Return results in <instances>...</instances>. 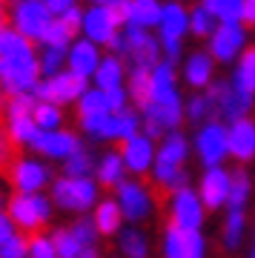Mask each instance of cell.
Returning a JSON list of instances; mask_svg holds the SVG:
<instances>
[{
	"instance_id": "obj_1",
	"label": "cell",
	"mask_w": 255,
	"mask_h": 258,
	"mask_svg": "<svg viewBox=\"0 0 255 258\" xmlns=\"http://www.w3.org/2000/svg\"><path fill=\"white\" fill-rule=\"evenodd\" d=\"M186 155H189V144L181 132H166L164 141H161V149H155V164H152V175L161 186H169V189H183L186 186V172H183V164H186Z\"/></svg>"
},
{
	"instance_id": "obj_2",
	"label": "cell",
	"mask_w": 255,
	"mask_h": 258,
	"mask_svg": "<svg viewBox=\"0 0 255 258\" xmlns=\"http://www.w3.org/2000/svg\"><path fill=\"white\" fill-rule=\"evenodd\" d=\"M37 83H40V66H37V55L32 52V43L0 57V89L9 98L35 92Z\"/></svg>"
},
{
	"instance_id": "obj_3",
	"label": "cell",
	"mask_w": 255,
	"mask_h": 258,
	"mask_svg": "<svg viewBox=\"0 0 255 258\" xmlns=\"http://www.w3.org/2000/svg\"><path fill=\"white\" fill-rule=\"evenodd\" d=\"M204 98L212 109V120H218V123H224V120L235 123V120L246 118V112L252 109V98L238 92L229 81H212Z\"/></svg>"
},
{
	"instance_id": "obj_4",
	"label": "cell",
	"mask_w": 255,
	"mask_h": 258,
	"mask_svg": "<svg viewBox=\"0 0 255 258\" xmlns=\"http://www.w3.org/2000/svg\"><path fill=\"white\" fill-rule=\"evenodd\" d=\"M158 32H161V52L166 55L169 63L181 57V37L189 32V12L181 3H164L161 6V20H158Z\"/></svg>"
},
{
	"instance_id": "obj_5",
	"label": "cell",
	"mask_w": 255,
	"mask_h": 258,
	"mask_svg": "<svg viewBox=\"0 0 255 258\" xmlns=\"http://www.w3.org/2000/svg\"><path fill=\"white\" fill-rule=\"evenodd\" d=\"M52 201L69 212H86L98 204V184L92 178H57L52 184Z\"/></svg>"
},
{
	"instance_id": "obj_6",
	"label": "cell",
	"mask_w": 255,
	"mask_h": 258,
	"mask_svg": "<svg viewBox=\"0 0 255 258\" xmlns=\"http://www.w3.org/2000/svg\"><path fill=\"white\" fill-rule=\"evenodd\" d=\"M120 37H123V52H120V57H129L132 60V69H155L161 63V43L146 29L126 26L120 32Z\"/></svg>"
},
{
	"instance_id": "obj_7",
	"label": "cell",
	"mask_w": 255,
	"mask_h": 258,
	"mask_svg": "<svg viewBox=\"0 0 255 258\" xmlns=\"http://www.w3.org/2000/svg\"><path fill=\"white\" fill-rule=\"evenodd\" d=\"M52 20H55V15L46 9L43 0H18L15 15H12V23H15L12 29L26 40H40Z\"/></svg>"
},
{
	"instance_id": "obj_8",
	"label": "cell",
	"mask_w": 255,
	"mask_h": 258,
	"mask_svg": "<svg viewBox=\"0 0 255 258\" xmlns=\"http://www.w3.org/2000/svg\"><path fill=\"white\" fill-rule=\"evenodd\" d=\"M86 92V81L78 78L72 72H57L55 78H46L35 86V98L46 103H55V106H63V103L81 101V95Z\"/></svg>"
},
{
	"instance_id": "obj_9",
	"label": "cell",
	"mask_w": 255,
	"mask_h": 258,
	"mask_svg": "<svg viewBox=\"0 0 255 258\" xmlns=\"http://www.w3.org/2000/svg\"><path fill=\"white\" fill-rule=\"evenodd\" d=\"M195 152H198L201 164L207 166V169L221 166V161L229 155V149H227V126L218 123V120H207V123L198 129V135H195Z\"/></svg>"
},
{
	"instance_id": "obj_10",
	"label": "cell",
	"mask_w": 255,
	"mask_h": 258,
	"mask_svg": "<svg viewBox=\"0 0 255 258\" xmlns=\"http://www.w3.org/2000/svg\"><path fill=\"white\" fill-rule=\"evenodd\" d=\"M52 215V204L49 198H43L40 192L35 195H15L9 204V218L15 221V227H23V230H37L43 227Z\"/></svg>"
},
{
	"instance_id": "obj_11",
	"label": "cell",
	"mask_w": 255,
	"mask_h": 258,
	"mask_svg": "<svg viewBox=\"0 0 255 258\" xmlns=\"http://www.w3.org/2000/svg\"><path fill=\"white\" fill-rule=\"evenodd\" d=\"M164 258H207V241L201 230H178L169 224L164 232Z\"/></svg>"
},
{
	"instance_id": "obj_12",
	"label": "cell",
	"mask_w": 255,
	"mask_h": 258,
	"mask_svg": "<svg viewBox=\"0 0 255 258\" xmlns=\"http://www.w3.org/2000/svg\"><path fill=\"white\" fill-rule=\"evenodd\" d=\"M244 43L246 35L241 23H218L215 32L210 35V57L221 60V63H229L244 52Z\"/></svg>"
},
{
	"instance_id": "obj_13",
	"label": "cell",
	"mask_w": 255,
	"mask_h": 258,
	"mask_svg": "<svg viewBox=\"0 0 255 258\" xmlns=\"http://www.w3.org/2000/svg\"><path fill=\"white\" fill-rule=\"evenodd\" d=\"M118 20L112 18V12L106 6H92V9L83 12V23H81V32L83 37L95 43V46H109L115 35H118Z\"/></svg>"
},
{
	"instance_id": "obj_14",
	"label": "cell",
	"mask_w": 255,
	"mask_h": 258,
	"mask_svg": "<svg viewBox=\"0 0 255 258\" xmlns=\"http://www.w3.org/2000/svg\"><path fill=\"white\" fill-rule=\"evenodd\" d=\"M118 207L126 221H144L152 212V195L141 181H120L118 184Z\"/></svg>"
},
{
	"instance_id": "obj_15",
	"label": "cell",
	"mask_w": 255,
	"mask_h": 258,
	"mask_svg": "<svg viewBox=\"0 0 255 258\" xmlns=\"http://www.w3.org/2000/svg\"><path fill=\"white\" fill-rule=\"evenodd\" d=\"M204 204H201L198 192L183 186L172 192V227L178 230H201L204 224Z\"/></svg>"
},
{
	"instance_id": "obj_16",
	"label": "cell",
	"mask_w": 255,
	"mask_h": 258,
	"mask_svg": "<svg viewBox=\"0 0 255 258\" xmlns=\"http://www.w3.org/2000/svg\"><path fill=\"white\" fill-rule=\"evenodd\" d=\"M49 181H52L49 166L35 161V158H23V161H18V164L12 166V184L20 189V195L40 192Z\"/></svg>"
},
{
	"instance_id": "obj_17",
	"label": "cell",
	"mask_w": 255,
	"mask_h": 258,
	"mask_svg": "<svg viewBox=\"0 0 255 258\" xmlns=\"http://www.w3.org/2000/svg\"><path fill=\"white\" fill-rule=\"evenodd\" d=\"M198 198L204 204V210H221L227 207V198H229V172L227 169H207L201 175V184H198Z\"/></svg>"
},
{
	"instance_id": "obj_18",
	"label": "cell",
	"mask_w": 255,
	"mask_h": 258,
	"mask_svg": "<svg viewBox=\"0 0 255 258\" xmlns=\"http://www.w3.org/2000/svg\"><path fill=\"white\" fill-rule=\"evenodd\" d=\"M120 158H123V166H126L129 172H135V175H144L152 169L155 164V144L152 138H146V135H132L129 141H123V149H120Z\"/></svg>"
},
{
	"instance_id": "obj_19",
	"label": "cell",
	"mask_w": 255,
	"mask_h": 258,
	"mask_svg": "<svg viewBox=\"0 0 255 258\" xmlns=\"http://www.w3.org/2000/svg\"><path fill=\"white\" fill-rule=\"evenodd\" d=\"M81 147H83V144L78 141V135L66 132V129L40 132V135H37V141L32 144V149H35V152H40V155H46V158H55V161H66V158L75 155Z\"/></svg>"
},
{
	"instance_id": "obj_20",
	"label": "cell",
	"mask_w": 255,
	"mask_h": 258,
	"mask_svg": "<svg viewBox=\"0 0 255 258\" xmlns=\"http://www.w3.org/2000/svg\"><path fill=\"white\" fill-rule=\"evenodd\" d=\"M227 149L229 155L246 164V161H252L255 158V120L249 118H241L235 123H229L227 126Z\"/></svg>"
},
{
	"instance_id": "obj_21",
	"label": "cell",
	"mask_w": 255,
	"mask_h": 258,
	"mask_svg": "<svg viewBox=\"0 0 255 258\" xmlns=\"http://www.w3.org/2000/svg\"><path fill=\"white\" fill-rule=\"evenodd\" d=\"M98 63H100V52H98L95 43L86 40V37L72 40V46L66 49V66H69V72L83 78V81L98 72Z\"/></svg>"
},
{
	"instance_id": "obj_22",
	"label": "cell",
	"mask_w": 255,
	"mask_h": 258,
	"mask_svg": "<svg viewBox=\"0 0 255 258\" xmlns=\"http://www.w3.org/2000/svg\"><path fill=\"white\" fill-rule=\"evenodd\" d=\"M138 129H141V115L138 112L132 109L109 112L100 123L98 141H129L132 135H138Z\"/></svg>"
},
{
	"instance_id": "obj_23",
	"label": "cell",
	"mask_w": 255,
	"mask_h": 258,
	"mask_svg": "<svg viewBox=\"0 0 255 258\" xmlns=\"http://www.w3.org/2000/svg\"><path fill=\"white\" fill-rule=\"evenodd\" d=\"M212 72H215V60L210 57V52H192L183 63V81L195 86V89H204L212 83Z\"/></svg>"
},
{
	"instance_id": "obj_24",
	"label": "cell",
	"mask_w": 255,
	"mask_h": 258,
	"mask_svg": "<svg viewBox=\"0 0 255 258\" xmlns=\"http://www.w3.org/2000/svg\"><path fill=\"white\" fill-rule=\"evenodd\" d=\"M123 60L115 55H106L100 57L98 63V72L92 75L95 78V89H100V92H109V89H118V86H123Z\"/></svg>"
},
{
	"instance_id": "obj_25",
	"label": "cell",
	"mask_w": 255,
	"mask_h": 258,
	"mask_svg": "<svg viewBox=\"0 0 255 258\" xmlns=\"http://www.w3.org/2000/svg\"><path fill=\"white\" fill-rule=\"evenodd\" d=\"M92 224L98 235H115L120 232V224H123V212H120L118 201H98L95 204V215H92Z\"/></svg>"
},
{
	"instance_id": "obj_26",
	"label": "cell",
	"mask_w": 255,
	"mask_h": 258,
	"mask_svg": "<svg viewBox=\"0 0 255 258\" xmlns=\"http://www.w3.org/2000/svg\"><path fill=\"white\" fill-rule=\"evenodd\" d=\"M161 20V3L158 0H129V20L126 26H135V29H149L158 26Z\"/></svg>"
},
{
	"instance_id": "obj_27",
	"label": "cell",
	"mask_w": 255,
	"mask_h": 258,
	"mask_svg": "<svg viewBox=\"0 0 255 258\" xmlns=\"http://www.w3.org/2000/svg\"><path fill=\"white\" fill-rule=\"evenodd\" d=\"M229 83L235 86L238 92L255 98V49H244V52H241L238 66H235V72H232V81Z\"/></svg>"
},
{
	"instance_id": "obj_28",
	"label": "cell",
	"mask_w": 255,
	"mask_h": 258,
	"mask_svg": "<svg viewBox=\"0 0 255 258\" xmlns=\"http://www.w3.org/2000/svg\"><path fill=\"white\" fill-rule=\"evenodd\" d=\"M95 175L103 186H118L120 181H126V166H123V158L120 152H106V155L100 158L98 164H95Z\"/></svg>"
},
{
	"instance_id": "obj_29",
	"label": "cell",
	"mask_w": 255,
	"mask_h": 258,
	"mask_svg": "<svg viewBox=\"0 0 255 258\" xmlns=\"http://www.w3.org/2000/svg\"><path fill=\"white\" fill-rule=\"evenodd\" d=\"M118 247L126 258H146L149 255V238L138 227H126L118 232Z\"/></svg>"
},
{
	"instance_id": "obj_30",
	"label": "cell",
	"mask_w": 255,
	"mask_h": 258,
	"mask_svg": "<svg viewBox=\"0 0 255 258\" xmlns=\"http://www.w3.org/2000/svg\"><path fill=\"white\" fill-rule=\"evenodd\" d=\"M149 72H152V69H132V72H129L126 95L141 106V109H144L146 103H149V98H152V78H149Z\"/></svg>"
},
{
	"instance_id": "obj_31",
	"label": "cell",
	"mask_w": 255,
	"mask_h": 258,
	"mask_svg": "<svg viewBox=\"0 0 255 258\" xmlns=\"http://www.w3.org/2000/svg\"><path fill=\"white\" fill-rule=\"evenodd\" d=\"M249 175H246L244 169H235V172H229V198H227V210H244L246 198H249Z\"/></svg>"
},
{
	"instance_id": "obj_32",
	"label": "cell",
	"mask_w": 255,
	"mask_h": 258,
	"mask_svg": "<svg viewBox=\"0 0 255 258\" xmlns=\"http://www.w3.org/2000/svg\"><path fill=\"white\" fill-rule=\"evenodd\" d=\"M95 155H92L86 147H81L75 155H69L63 161V172H66V178H89L92 172H95Z\"/></svg>"
},
{
	"instance_id": "obj_33",
	"label": "cell",
	"mask_w": 255,
	"mask_h": 258,
	"mask_svg": "<svg viewBox=\"0 0 255 258\" xmlns=\"http://www.w3.org/2000/svg\"><path fill=\"white\" fill-rule=\"evenodd\" d=\"M244 230H246V218L244 210H227V221H224V247L227 249H238L244 241Z\"/></svg>"
},
{
	"instance_id": "obj_34",
	"label": "cell",
	"mask_w": 255,
	"mask_h": 258,
	"mask_svg": "<svg viewBox=\"0 0 255 258\" xmlns=\"http://www.w3.org/2000/svg\"><path fill=\"white\" fill-rule=\"evenodd\" d=\"M40 135L35 118L32 115H23V118H9V138L15 144H23V147H32Z\"/></svg>"
},
{
	"instance_id": "obj_35",
	"label": "cell",
	"mask_w": 255,
	"mask_h": 258,
	"mask_svg": "<svg viewBox=\"0 0 255 258\" xmlns=\"http://www.w3.org/2000/svg\"><path fill=\"white\" fill-rule=\"evenodd\" d=\"M32 118H35L40 132H55V129H60V123H63V112H60V106H55V103L37 101Z\"/></svg>"
},
{
	"instance_id": "obj_36",
	"label": "cell",
	"mask_w": 255,
	"mask_h": 258,
	"mask_svg": "<svg viewBox=\"0 0 255 258\" xmlns=\"http://www.w3.org/2000/svg\"><path fill=\"white\" fill-rule=\"evenodd\" d=\"M72 37L75 35L63 26V20L55 18L49 26H46L43 37H40V43H43V46H52V49H69V46H72Z\"/></svg>"
},
{
	"instance_id": "obj_37",
	"label": "cell",
	"mask_w": 255,
	"mask_h": 258,
	"mask_svg": "<svg viewBox=\"0 0 255 258\" xmlns=\"http://www.w3.org/2000/svg\"><path fill=\"white\" fill-rule=\"evenodd\" d=\"M215 26H218V20H215V15H212L207 6H195V9L189 12V32L198 37H210L212 32H215Z\"/></svg>"
},
{
	"instance_id": "obj_38",
	"label": "cell",
	"mask_w": 255,
	"mask_h": 258,
	"mask_svg": "<svg viewBox=\"0 0 255 258\" xmlns=\"http://www.w3.org/2000/svg\"><path fill=\"white\" fill-rule=\"evenodd\" d=\"M78 112H81V118L109 112V106H106V92H100V89H86V92L81 95V101H78Z\"/></svg>"
},
{
	"instance_id": "obj_39",
	"label": "cell",
	"mask_w": 255,
	"mask_h": 258,
	"mask_svg": "<svg viewBox=\"0 0 255 258\" xmlns=\"http://www.w3.org/2000/svg\"><path fill=\"white\" fill-rule=\"evenodd\" d=\"M63 63H66V49H52L46 46L37 57V66H40V75L46 78H55L57 72H63Z\"/></svg>"
},
{
	"instance_id": "obj_40",
	"label": "cell",
	"mask_w": 255,
	"mask_h": 258,
	"mask_svg": "<svg viewBox=\"0 0 255 258\" xmlns=\"http://www.w3.org/2000/svg\"><path fill=\"white\" fill-rule=\"evenodd\" d=\"M52 244H55L57 258H78L81 249H86V247L78 244V238L72 235V230H55L52 232Z\"/></svg>"
},
{
	"instance_id": "obj_41",
	"label": "cell",
	"mask_w": 255,
	"mask_h": 258,
	"mask_svg": "<svg viewBox=\"0 0 255 258\" xmlns=\"http://www.w3.org/2000/svg\"><path fill=\"white\" fill-rule=\"evenodd\" d=\"M241 12H244V0H218L212 15L218 23H241Z\"/></svg>"
},
{
	"instance_id": "obj_42",
	"label": "cell",
	"mask_w": 255,
	"mask_h": 258,
	"mask_svg": "<svg viewBox=\"0 0 255 258\" xmlns=\"http://www.w3.org/2000/svg\"><path fill=\"white\" fill-rule=\"evenodd\" d=\"M183 115H186L192 123H207V120H212V109H210V103H207V98H204V95L189 98V101H186V106H183Z\"/></svg>"
},
{
	"instance_id": "obj_43",
	"label": "cell",
	"mask_w": 255,
	"mask_h": 258,
	"mask_svg": "<svg viewBox=\"0 0 255 258\" xmlns=\"http://www.w3.org/2000/svg\"><path fill=\"white\" fill-rule=\"evenodd\" d=\"M23 46H29V40L26 37H20L15 29H0V57H6V55H12V52H18V49H23Z\"/></svg>"
},
{
	"instance_id": "obj_44",
	"label": "cell",
	"mask_w": 255,
	"mask_h": 258,
	"mask_svg": "<svg viewBox=\"0 0 255 258\" xmlns=\"http://www.w3.org/2000/svg\"><path fill=\"white\" fill-rule=\"evenodd\" d=\"M37 106L35 101V92H26V95H15L9 98V118H23V115H32Z\"/></svg>"
},
{
	"instance_id": "obj_45",
	"label": "cell",
	"mask_w": 255,
	"mask_h": 258,
	"mask_svg": "<svg viewBox=\"0 0 255 258\" xmlns=\"http://www.w3.org/2000/svg\"><path fill=\"white\" fill-rule=\"evenodd\" d=\"M72 235L78 238V244H81V247H95V241H98V230H95L92 218H81V221H75Z\"/></svg>"
},
{
	"instance_id": "obj_46",
	"label": "cell",
	"mask_w": 255,
	"mask_h": 258,
	"mask_svg": "<svg viewBox=\"0 0 255 258\" xmlns=\"http://www.w3.org/2000/svg\"><path fill=\"white\" fill-rule=\"evenodd\" d=\"M0 258H29V241L15 232L6 244H0Z\"/></svg>"
},
{
	"instance_id": "obj_47",
	"label": "cell",
	"mask_w": 255,
	"mask_h": 258,
	"mask_svg": "<svg viewBox=\"0 0 255 258\" xmlns=\"http://www.w3.org/2000/svg\"><path fill=\"white\" fill-rule=\"evenodd\" d=\"M29 258H57L52 238H46V235H37L35 241H29Z\"/></svg>"
},
{
	"instance_id": "obj_48",
	"label": "cell",
	"mask_w": 255,
	"mask_h": 258,
	"mask_svg": "<svg viewBox=\"0 0 255 258\" xmlns=\"http://www.w3.org/2000/svg\"><path fill=\"white\" fill-rule=\"evenodd\" d=\"M126 101H129V95H126L123 86L106 92V106H109V112H123V109H126Z\"/></svg>"
},
{
	"instance_id": "obj_49",
	"label": "cell",
	"mask_w": 255,
	"mask_h": 258,
	"mask_svg": "<svg viewBox=\"0 0 255 258\" xmlns=\"http://www.w3.org/2000/svg\"><path fill=\"white\" fill-rule=\"evenodd\" d=\"M106 9L112 12V18L118 20V26H126L129 20V0H109Z\"/></svg>"
},
{
	"instance_id": "obj_50",
	"label": "cell",
	"mask_w": 255,
	"mask_h": 258,
	"mask_svg": "<svg viewBox=\"0 0 255 258\" xmlns=\"http://www.w3.org/2000/svg\"><path fill=\"white\" fill-rule=\"evenodd\" d=\"M60 20H63V26L69 29V32H81V23H83V12L78 9V6H72V9L69 12H63V15H60Z\"/></svg>"
},
{
	"instance_id": "obj_51",
	"label": "cell",
	"mask_w": 255,
	"mask_h": 258,
	"mask_svg": "<svg viewBox=\"0 0 255 258\" xmlns=\"http://www.w3.org/2000/svg\"><path fill=\"white\" fill-rule=\"evenodd\" d=\"M12 235H15V221L9 218V212L0 210V244H6Z\"/></svg>"
},
{
	"instance_id": "obj_52",
	"label": "cell",
	"mask_w": 255,
	"mask_h": 258,
	"mask_svg": "<svg viewBox=\"0 0 255 258\" xmlns=\"http://www.w3.org/2000/svg\"><path fill=\"white\" fill-rule=\"evenodd\" d=\"M43 3H46V9L52 12L55 18H60L63 12H69V9H72V6H78L75 0H43Z\"/></svg>"
},
{
	"instance_id": "obj_53",
	"label": "cell",
	"mask_w": 255,
	"mask_h": 258,
	"mask_svg": "<svg viewBox=\"0 0 255 258\" xmlns=\"http://www.w3.org/2000/svg\"><path fill=\"white\" fill-rule=\"evenodd\" d=\"M241 23L255 26V0H244V12H241Z\"/></svg>"
},
{
	"instance_id": "obj_54",
	"label": "cell",
	"mask_w": 255,
	"mask_h": 258,
	"mask_svg": "<svg viewBox=\"0 0 255 258\" xmlns=\"http://www.w3.org/2000/svg\"><path fill=\"white\" fill-rule=\"evenodd\" d=\"M78 258H100V252L95 247H86V249H81V255Z\"/></svg>"
},
{
	"instance_id": "obj_55",
	"label": "cell",
	"mask_w": 255,
	"mask_h": 258,
	"mask_svg": "<svg viewBox=\"0 0 255 258\" xmlns=\"http://www.w3.org/2000/svg\"><path fill=\"white\" fill-rule=\"evenodd\" d=\"M6 152H9V144H6V138H3V135H0V161L6 158Z\"/></svg>"
},
{
	"instance_id": "obj_56",
	"label": "cell",
	"mask_w": 255,
	"mask_h": 258,
	"mask_svg": "<svg viewBox=\"0 0 255 258\" xmlns=\"http://www.w3.org/2000/svg\"><path fill=\"white\" fill-rule=\"evenodd\" d=\"M0 29H6V12H3V3H0Z\"/></svg>"
},
{
	"instance_id": "obj_57",
	"label": "cell",
	"mask_w": 255,
	"mask_h": 258,
	"mask_svg": "<svg viewBox=\"0 0 255 258\" xmlns=\"http://www.w3.org/2000/svg\"><path fill=\"white\" fill-rule=\"evenodd\" d=\"M215 3H218V0H204V3H201V6H207V9L212 12V9H215Z\"/></svg>"
},
{
	"instance_id": "obj_58",
	"label": "cell",
	"mask_w": 255,
	"mask_h": 258,
	"mask_svg": "<svg viewBox=\"0 0 255 258\" xmlns=\"http://www.w3.org/2000/svg\"><path fill=\"white\" fill-rule=\"evenodd\" d=\"M106 3H109V0H95V6H106Z\"/></svg>"
},
{
	"instance_id": "obj_59",
	"label": "cell",
	"mask_w": 255,
	"mask_h": 258,
	"mask_svg": "<svg viewBox=\"0 0 255 258\" xmlns=\"http://www.w3.org/2000/svg\"><path fill=\"white\" fill-rule=\"evenodd\" d=\"M0 210H3V192H0Z\"/></svg>"
},
{
	"instance_id": "obj_60",
	"label": "cell",
	"mask_w": 255,
	"mask_h": 258,
	"mask_svg": "<svg viewBox=\"0 0 255 258\" xmlns=\"http://www.w3.org/2000/svg\"><path fill=\"white\" fill-rule=\"evenodd\" d=\"M249 258H255V247H252V252H249Z\"/></svg>"
},
{
	"instance_id": "obj_61",
	"label": "cell",
	"mask_w": 255,
	"mask_h": 258,
	"mask_svg": "<svg viewBox=\"0 0 255 258\" xmlns=\"http://www.w3.org/2000/svg\"><path fill=\"white\" fill-rule=\"evenodd\" d=\"M15 3H18V0H15Z\"/></svg>"
}]
</instances>
